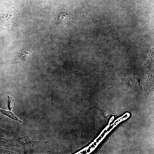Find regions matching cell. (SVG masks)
<instances>
[{"label": "cell", "instance_id": "cell-3", "mask_svg": "<svg viewBox=\"0 0 154 154\" xmlns=\"http://www.w3.org/2000/svg\"><path fill=\"white\" fill-rule=\"evenodd\" d=\"M68 20V15L67 13L62 12L59 14L58 19V22L59 25L60 26L65 25Z\"/></svg>", "mask_w": 154, "mask_h": 154}, {"label": "cell", "instance_id": "cell-2", "mask_svg": "<svg viewBox=\"0 0 154 154\" xmlns=\"http://www.w3.org/2000/svg\"><path fill=\"white\" fill-rule=\"evenodd\" d=\"M9 12L0 13V29L8 28L9 22L12 17V15Z\"/></svg>", "mask_w": 154, "mask_h": 154}, {"label": "cell", "instance_id": "cell-1", "mask_svg": "<svg viewBox=\"0 0 154 154\" xmlns=\"http://www.w3.org/2000/svg\"><path fill=\"white\" fill-rule=\"evenodd\" d=\"M40 138L36 135H25L18 138V143L22 146L31 147L36 145L40 141Z\"/></svg>", "mask_w": 154, "mask_h": 154}, {"label": "cell", "instance_id": "cell-6", "mask_svg": "<svg viewBox=\"0 0 154 154\" xmlns=\"http://www.w3.org/2000/svg\"><path fill=\"white\" fill-rule=\"evenodd\" d=\"M8 107L10 110H11L13 106V103L14 101V99L12 96H8Z\"/></svg>", "mask_w": 154, "mask_h": 154}, {"label": "cell", "instance_id": "cell-7", "mask_svg": "<svg viewBox=\"0 0 154 154\" xmlns=\"http://www.w3.org/2000/svg\"><path fill=\"white\" fill-rule=\"evenodd\" d=\"M8 132L6 131H5V130L3 129L0 127V133H2L6 134Z\"/></svg>", "mask_w": 154, "mask_h": 154}, {"label": "cell", "instance_id": "cell-5", "mask_svg": "<svg viewBox=\"0 0 154 154\" xmlns=\"http://www.w3.org/2000/svg\"><path fill=\"white\" fill-rule=\"evenodd\" d=\"M0 111L3 114L9 117L18 121L20 123H22L23 121L19 119L12 112L3 110L0 108Z\"/></svg>", "mask_w": 154, "mask_h": 154}, {"label": "cell", "instance_id": "cell-4", "mask_svg": "<svg viewBox=\"0 0 154 154\" xmlns=\"http://www.w3.org/2000/svg\"><path fill=\"white\" fill-rule=\"evenodd\" d=\"M15 145L14 140L0 137V146L13 147Z\"/></svg>", "mask_w": 154, "mask_h": 154}]
</instances>
